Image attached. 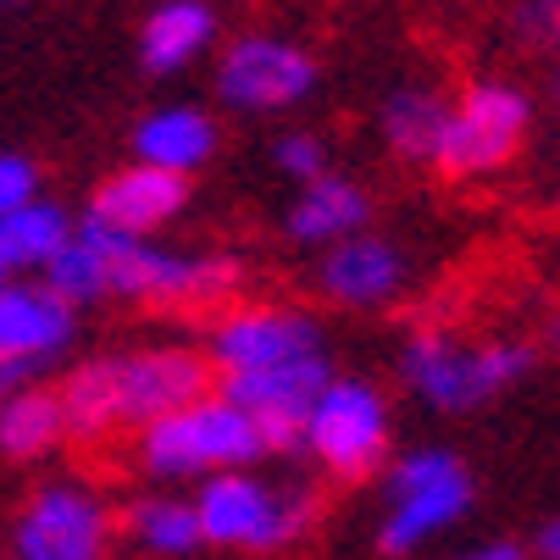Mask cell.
I'll return each mask as SVG.
<instances>
[{
  "instance_id": "obj_1",
  "label": "cell",
  "mask_w": 560,
  "mask_h": 560,
  "mask_svg": "<svg viewBox=\"0 0 560 560\" xmlns=\"http://www.w3.org/2000/svg\"><path fill=\"white\" fill-rule=\"evenodd\" d=\"M211 394V366L189 350H139V355H101L84 361L61 399V422L78 439H101L112 428H150L195 399Z\"/></svg>"
},
{
  "instance_id": "obj_2",
  "label": "cell",
  "mask_w": 560,
  "mask_h": 560,
  "mask_svg": "<svg viewBox=\"0 0 560 560\" xmlns=\"http://www.w3.org/2000/svg\"><path fill=\"white\" fill-rule=\"evenodd\" d=\"M256 455H261V439H256L250 417L228 406L222 394H206L195 406L144 428V466L155 477H200L211 466L245 471Z\"/></svg>"
},
{
  "instance_id": "obj_3",
  "label": "cell",
  "mask_w": 560,
  "mask_h": 560,
  "mask_svg": "<svg viewBox=\"0 0 560 560\" xmlns=\"http://www.w3.org/2000/svg\"><path fill=\"white\" fill-rule=\"evenodd\" d=\"M195 522H200L206 544L283 549V544L305 538V527L316 522V500L311 494H272L267 483H256L245 471H217L200 489Z\"/></svg>"
},
{
  "instance_id": "obj_4",
  "label": "cell",
  "mask_w": 560,
  "mask_h": 560,
  "mask_svg": "<svg viewBox=\"0 0 560 560\" xmlns=\"http://www.w3.org/2000/svg\"><path fill=\"white\" fill-rule=\"evenodd\" d=\"M101 238L112 256V294L155 300V305H217L245 278V267L233 256H173V250H155L144 238H128L106 222H101Z\"/></svg>"
},
{
  "instance_id": "obj_5",
  "label": "cell",
  "mask_w": 560,
  "mask_h": 560,
  "mask_svg": "<svg viewBox=\"0 0 560 560\" xmlns=\"http://www.w3.org/2000/svg\"><path fill=\"white\" fill-rule=\"evenodd\" d=\"M406 383L439 411H466L477 399H489L494 388L527 377L533 350L527 345H489V350H466L450 334H417L406 345Z\"/></svg>"
},
{
  "instance_id": "obj_6",
  "label": "cell",
  "mask_w": 560,
  "mask_h": 560,
  "mask_svg": "<svg viewBox=\"0 0 560 560\" xmlns=\"http://www.w3.org/2000/svg\"><path fill=\"white\" fill-rule=\"evenodd\" d=\"M466 505H471V471L450 450L406 455V466L394 471V511L377 527V549L383 555H411L417 544H428L433 533L460 522Z\"/></svg>"
},
{
  "instance_id": "obj_7",
  "label": "cell",
  "mask_w": 560,
  "mask_h": 560,
  "mask_svg": "<svg viewBox=\"0 0 560 560\" xmlns=\"http://www.w3.org/2000/svg\"><path fill=\"white\" fill-rule=\"evenodd\" d=\"M300 444H311V455L323 460L334 477H350V483H361V477L377 471L383 450H388V411L377 388L366 383H334L311 399L305 411V433Z\"/></svg>"
},
{
  "instance_id": "obj_8",
  "label": "cell",
  "mask_w": 560,
  "mask_h": 560,
  "mask_svg": "<svg viewBox=\"0 0 560 560\" xmlns=\"http://www.w3.org/2000/svg\"><path fill=\"white\" fill-rule=\"evenodd\" d=\"M527 95L511 90V84H477L466 90V101L455 112H444V133H439V150L433 162L450 173V178H477V173H494L505 167L522 133H527Z\"/></svg>"
},
{
  "instance_id": "obj_9",
  "label": "cell",
  "mask_w": 560,
  "mask_h": 560,
  "mask_svg": "<svg viewBox=\"0 0 560 560\" xmlns=\"http://www.w3.org/2000/svg\"><path fill=\"white\" fill-rule=\"evenodd\" d=\"M323 388H328V361L323 355H305V361H289V366H267V372L222 377V399L250 417V428L261 439V455H278V450L300 444L305 411H311V399Z\"/></svg>"
},
{
  "instance_id": "obj_10",
  "label": "cell",
  "mask_w": 560,
  "mask_h": 560,
  "mask_svg": "<svg viewBox=\"0 0 560 560\" xmlns=\"http://www.w3.org/2000/svg\"><path fill=\"white\" fill-rule=\"evenodd\" d=\"M305 355H323V334L305 311H278V305H250L233 311L211 334V361L222 366V377L238 372H267V366H289Z\"/></svg>"
},
{
  "instance_id": "obj_11",
  "label": "cell",
  "mask_w": 560,
  "mask_h": 560,
  "mask_svg": "<svg viewBox=\"0 0 560 560\" xmlns=\"http://www.w3.org/2000/svg\"><path fill=\"white\" fill-rule=\"evenodd\" d=\"M311 84H316V61L289 39H238L217 67L222 101L245 112H283L305 101Z\"/></svg>"
},
{
  "instance_id": "obj_12",
  "label": "cell",
  "mask_w": 560,
  "mask_h": 560,
  "mask_svg": "<svg viewBox=\"0 0 560 560\" xmlns=\"http://www.w3.org/2000/svg\"><path fill=\"white\" fill-rule=\"evenodd\" d=\"M106 511L84 489H39L34 505L18 516L12 560H101L106 549Z\"/></svg>"
},
{
  "instance_id": "obj_13",
  "label": "cell",
  "mask_w": 560,
  "mask_h": 560,
  "mask_svg": "<svg viewBox=\"0 0 560 560\" xmlns=\"http://www.w3.org/2000/svg\"><path fill=\"white\" fill-rule=\"evenodd\" d=\"M72 339V305L45 283H0V355L39 366Z\"/></svg>"
},
{
  "instance_id": "obj_14",
  "label": "cell",
  "mask_w": 560,
  "mask_h": 560,
  "mask_svg": "<svg viewBox=\"0 0 560 560\" xmlns=\"http://www.w3.org/2000/svg\"><path fill=\"white\" fill-rule=\"evenodd\" d=\"M184 206H189V178L139 162V167L117 173V178L95 195L90 217H101L106 228H117V233H128V238H139V233H150V228L173 222Z\"/></svg>"
},
{
  "instance_id": "obj_15",
  "label": "cell",
  "mask_w": 560,
  "mask_h": 560,
  "mask_svg": "<svg viewBox=\"0 0 560 560\" xmlns=\"http://www.w3.org/2000/svg\"><path fill=\"white\" fill-rule=\"evenodd\" d=\"M406 278V261H399L394 245H383L377 233H355V238H339L323 261V289L339 300V305H377L399 289Z\"/></svg>"
},
{
  "instance_id": "obj_16",
  "label": "cell",
  "mask_w": 560,
  "mask_h": 560,
  "mask_svg": "<svg viewBox=\"0 0 560 560\" xmlns=\"http://www.w3.org/2000/svg\"><path fill=\"white\" fill-rule=\"evenodd\" d=\"M133 150H139L144 167H162V173L189 178L200 162H211V150H217V122H211L206 112H189V106L150 112V117L133 128Z\"/></svg>"
},
{
  "instance_id": "obj_17",
  "label": "cell",
  "mask_w": 560,
  "mask_h": 560,
  "mask_svg": "<svg viewBox=\"0 0 560 560\" xmlns=\"http://www.w3.org/2000/svg\"><path fill=\"white\" fill-rule=\"evenodd\" d=\"M366 228V195L350 178H316L294 211H289V233L300 245H339V238H355Z\"/></svg>"
},
{
  "instance_id": "obj_18",
  "label": "cell",
  "mask_w": 560,
  "mask_h": 560,
  "mask_svg": "<svg viewBox=\"0 0 560 560\" xmlns=\"http://www.w3.org/2000/svg\"><path fill=\"white\" fill-rule=\"evenodd\" d=\"M45 289L61 300V305H84V300H101L112 294V256H106V238H101V222L84 217L72 233H67V245L50 256L45 267Z\"/></svg>"
},
{
  "instance_id": "obj_19",
  "label": "cell",
  "mask_w": 560,
  "mask_h": 560,
  "mask_svg": "<svg viewBox=\"0 0 560 560\" xmlns=\"http://www.w3.org/2000/svg\"><path fill=\"white\" fill-rule=\"evenodd\" d=\"M211 7L206 0H167L162 12H150L144 23V67L150 72H178L184 61H195L211 45Z\"/></svg>"
},
{
  "instance_id": "obj_20",
  "label": "cell",
  "mask_w": 560,
  "mask_h": 560,
  "mask_svg": "<svg viewBox=\"0 0 560 560\" xmlns=\"http://www.w3.org/2000/svg\"><path fill=\"white\" fill-rule=\"evenodd\" d=\"M67 217L45 200H28L23 211L0 217V272H23V267H50V256L67 245Z\"/></svg>"
},
{
  "instance_id": "obj_21",
  "label": "cell",
  "mask_w": 560,
  "mask_h": 560,
  "mask_svg": "<svg viewBox=\"0 0 560 560\" xmlns=\"http://www.w3.org/2000/svg\"><path fill=\"white\" fill-rule=\"evenodd\" d=\"M61 433H67L61 399L50 388H23V394H12L7 406H0V455H12V460L45 455Z\"/></svg>"
},
{
  "instance_id": "obj_22",
  "label": "cell",
  "mask_w": 560,
  "mask_h": 560,
  "mask_svg": "<svg viewBox=\"0 0 560 560\" xmlns=\"http://www.w3.org/2000/svg\"><path fill=\"white\" fill-rule=\"evenodd\" d=\"M444 112L450 106L433 90H399L383 106V133H388V144L406 155V162H433L439 133H444Z\"/></svg>"
},
{
  "instance_id": "obj_23",
  "label": "cell",
  "mask_w": 560,
  "mask_h": 560,
  "mask_svg": "<svg viewBox=\"0 0 560 560\" xmlns=\"http://www.w3.org/2000/svg\"><path fill=\"white\" fill-rule=\"evenodd\" d=\"M128 527H133V544L150 555H195L206 544L195 505H184V500H139L128 511Z\"/></svg>"
},
{
  "instance_id": "obj_24",
  "label": "cell",
  "mask_w": 560,
  "mask_h": 560,
  "mask_svg": "<svg viewBox=\"0 0 560 560\" xmlns=\"http://www.w3.org/2000/svg\"><path fill=\"white\" fill-rule=\"evenodd\" d=\"M511 23L522 45H560V0H522Z\"/></svg>"
},
{
  "instance_id": "obj_25",
  "label": "cell",
  "mask_w": 560,
  "mask_h": 560,
  "mask_svg": "<svg viewBox=\"0 0 560 560\" xmlns=\"http://www.w3.org/2000/svg\"><path fill=\"white\" fill-rule=\"evenodd\" d=\"M34 189H39L34 162H23V155H0V217L23 211L34 200Z\"/></svg>"
},
{
  "instance_id": "obj_26",
  "label": "cell",
  "mask_w": 560,
  "mask_h": 560,
  "mask_svg": "<svg viewBox=\"0 0 560 560\" xmlns=\"http://www.w3.org/2000/svg\"><path fill=\"white\" fill-rule=\"evenodd\" d=\"M278 167H283L289 178L316 184V178H323V144H316L311 133H283V139H278Z\"/></svg>"
},
{
  "instance_id": "obj_27",
  "label": "cell",
  "mask_w": 560,
  "mask_h": 560,
  "mask_svg": "<svg viewBox=\"0 0 560 560\" xmlns=\"http://www.w3.org/2000/svg\"><path fill=\"white\" fill-rule=\"evenodd\" d=\"M28 372H34L28 361H7V355H0V406H7L12 394H23V377Z\"/></svg>"
},
{
  "instance_id": "obj_28",
  "label": "cell",
  "mask_w": 560,
  "mask_h": 560,
  "mask_svg": "<svg viewBox=\"0 0 560 560\" xmlns=\"http://www.w3.org/2000/svg\"><path fill=\"white\" fill-rule=\"evenodd\" d=\"M460 560H527V555H522V544H483V549H471Z\"/></svg>"
},
{
  "instance_id": "obj_29",
  "label": "cell",
  "mask_w": 560,
  "mask_h": 560,
  "mask_svg": "<svg viewBox=\"0 0 560 560\" xmlns=\"http://www.w3.org/2000/svg\"><path fill=\"white\" fill-rule=\"evenodd\" d=\"M538 549H544V560H555V555H560V516L538 533Z\"/></svg>"
},
{
  "instance_id": "obj_30",
  "label": "cell",
  "mask_w": 560,
  "mask_h": 560,
  "mask_svg": "<svg viewBox=\"0 0 560 560\" xmlns=\"http://www.w3.org/2000/svg\"><path fill=\"white\" fill-rule=\"evenodd\" d=\"M555 350H560V316H555Z\"/></svg>"
},
{
  "instance_id": "obj_31",
  "label": "cell",
  "mask_w": 560,
  "mask_h": 560,
  "mask_svg": "<svg viewBox=\"0 0 560 560\" xmlns=\"http://www.w3.org/2000/svg\"><path fill=\"white\" fill-rule=\"evenodd\" d=\"M0 7H23V0H0Z\"/></svg>"
},
{
  "instance_id": "obj_32",
  "label": "cell",
  "mask_w": 560,
  "mask_h": 560,
  "mask_svg": "<svg viewBox=\"0 0 560 560\" xmlns=\"http://www.w3.org/2000/svg\"><path fill=\"white\" fill-rule=\"evenodd\" d=\"M555 95H560V72H555Z\"/></svg>"
},
{
  "instance_id": "obj_33",
  "label": "cell",
  "mask_w": 560,
  "mask_h": 560,
  "mask_svg": "<svg viewBox=\"0 0 560 560\" xmlns=\"http://www.w3.org/2000/svg\"><path fill=\"white\" fill-rule=\"evenodd\" d=\"M0 278H7V272H0Z\"/></svg>"
},
{
  "instance_id": "obj_34",
  "label": "cell",
  "mask_w": 560,
  "mask_h": 560,
  "mask_svg": "<svg viewBox=\"0 0 560 560\" xmlns=\"http://www.w3.org/2000/svg\"><path fill=\"white\" fill-rule=\"evenodd\" d=\"M555 560H560V555H555Z\"/></svg>"
}]
</instances>
